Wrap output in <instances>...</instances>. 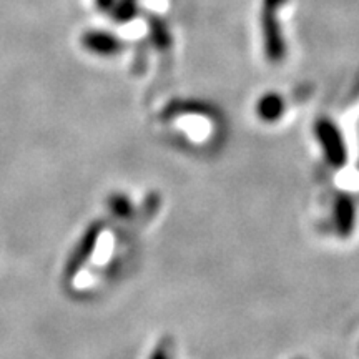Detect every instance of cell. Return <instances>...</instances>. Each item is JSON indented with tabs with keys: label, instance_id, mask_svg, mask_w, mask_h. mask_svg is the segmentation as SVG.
Wrapping results in <instances>:
<instances>
[{
	"label": "cell",
	"instance_id": "6da1fadb",
	"mask_svg": "<svg viewBox=\"0 0 359 359\" xmlns=\"http://www.w3.org/2000/svg\"><path fill=\"white\" fill-rule=\"evenodd\" d=\"M288 0H263L259 25H262V39L264 57L271 64H281L286 58V40L283 35L280 12Z\"/></svg>",
	"mask_w": 359,
	"mask_h": 359
},
{
	"label": "cell",
	"instance_id": "7a4b0ae2",
	"mask_svg": "<svg viewBox=\"0 0 359 359\" xmlns=\"http://www.w3.org/2000/svg\"><path fill=\"white\" fill-rule=\"evenodd\" d=\"M314 138L320 145L323 156L331 167L341 168L348 163V148L343 133L331 118L321 116L314 123Z\"/></svg>",
	"mask_w": 359,
	"mask_h": 359
},
{
	"label": "cell",
	"instance_id": "3957f363",
	"mask_svg": "<svg viewBox=\"0 0 359 359\" xmlns=\"http://www.w3.org/2000/svg\"><path fill=\"white\" fill-rule=\"evenodd\" d=\"M103 231V223L95 222L88 224L87 230L83 231V235L80 236L79 243L75 245V248L72 250L69 259L65 262L64 268V278L72 281L75 276L79 275V271L85 264L90 262V258L93 257V251H95L98 240H100Z\"/></svg>",
	"mask_w": 359,
	"mask_h": 359
},
{
	"label": "cell",
	"instance_id": "277c9868",
	"mask_svg": "<svg viewBox=\"0 0 359 359\" xmlns=\"http://www.w3.org/2000/svg\"><path fill=\"white\" fill-rule=\"evenodd\" d=\"M82 43L88 52L98 57H115L123 50L122 39L105 30H88L82 37Z\"/></svg>",
	"mask_w": 359,
	"mask_h": 359
},
{
	"label": "cell",
	"instance_id": "5b68a950",
	"mask_svg": "<svg viewBox=\"0 0 359 359\" xmlns=\"http://www.w3.org/2000/svg\"><path fill=\"white\" fill-rule=\"evenodd\" d=\"M334 230L341 236H349L356 226V205L349 195H341L336 198L333 210H331Z\"/></svg>",
	"mask_w": 359,
	"mask_h": 359
},
{
	"label": "cell",
	"instance_id": "8992f818",
	"mask_svg": "<svg viewBox=\"0 0 359 359\" xmlns=\"http://www.w3.org/2000/svg\"><path fill=\"white\" fill-rule=\"evenodd\" d=\"M286 103L280 93L268 92L257 102V115L264 123H275L285 115Z\"/></svg>",
	"mask_w": 359,
	"mask_h": 359
},
{
	"label": "cell",
	"instance_id": "52a82bcc",
	"mask_svg": "<svg viewBox=\"0 0 359 359\" xmlns=\"http://www.w3.org/2000/svg\"><path fill=\"white\" fill-rule=\"evenodd\" d=\"M107 205H109L111 215L120 219H128L135 215L133 201L125 193H114V195H110Z\"/></svg>",
	"mask_w": 359,
	"mask_h": 359
},
{
	"label": "cell",
	"instance_id": "ba28073f",
	"mask_svg": "<svg viewBox=\"0 0 359 359\" xmlns=\"http://www.w3.org/2000/svg\"><path fill=\"white\" fill-rule=\"evenodd\" d=\"M151 35H154V42L156 43V47L167 48V47H170V43H172V39H170L167 27H165L163 24L155 25L154 29H151Z\"/></svg>",
	"mask_w": 359,
	"mask_h": 359
},
{
	"label": "cell",
	"instance_id": "9c48e42d",
	"mask_svg": "<svg viewBox=\"0 0 359 359\" xmlns=\"http://www.w3.org/2000/svg\"><path fill=\"white\" fill-rule=\"evenodd\" d=\"M150 359H170L167 349H165V344H158V348L155 349V353L151 354Z\"/></svg>",
	"mask_w": 359,
	"mask_h": 359
},
{
	"label": "cell",
	"instance_id": "30bf717a",
	"mask_svg": "<svg viewBox=\"0 0 359 359\" xmlns=\"http://www.w3.org/2000/svg\"><path fill=\"white\" fill-rule=\"evenodd\" d=\"M98 2V7L103 8V11H109V8L114 7L115 0H97Z\"/></svg>",
	"mask_w": 359,
	"mask_h": 359
}]
</instances>
